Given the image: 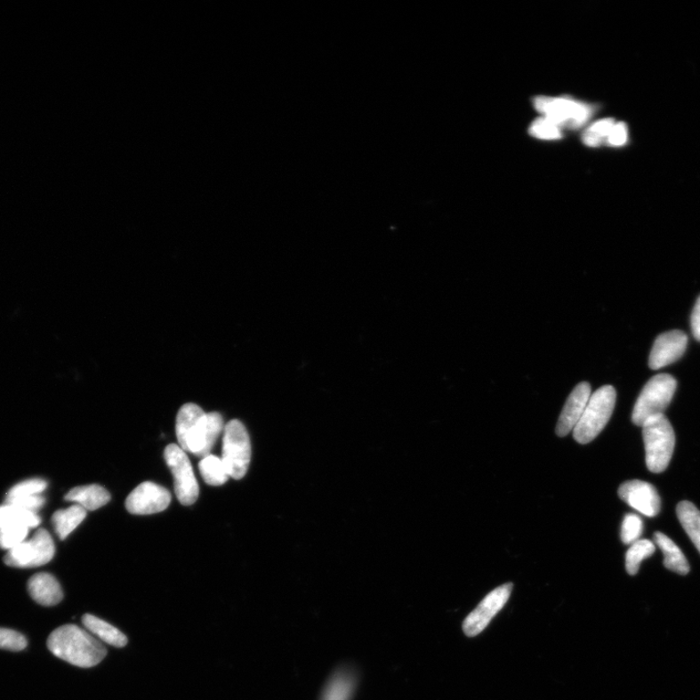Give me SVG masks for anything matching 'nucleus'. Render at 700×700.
Returning <instances> with one entry per match:
<instances>
[{
    "mask_svg": "<svg viewBox=\"0 0 700 700\" xmlns=\"http://www.w3.org/2000/svg\"><path fill=\"white\" fill-rule=\"evenodd\" d=\"M221 414L205 413L193 403L181 406L176 417V437L184 452L205 457L211 455L217 439L224 431Z\"/></svg>",
    "mask_w": 700,
    "mask_h": 700,
    "instance_id": "f257e3e1",
    "label": "nucleus"
},
{
    "mask_svg": "<svg viewBox=\"0 0 700 700\" xmlns=\"http://www.w3.org/2000/svg\"><path fill=\"white\" fill-rule=\"evenodd\" d=\"M49 650L60 660L82 668L96 666L108 651L95 636L76 624H66L49 636Z\"/></svg>",
    "mask_w": 700,
    "mask_h": 700,
    "instance_id": "f03ea898",
    "label": "nucleus"
},
{
    "mask_svg": "<svg viewBox=\"0 0 700 700\" xmlns=\"http://www.w3.org/2000/svg\"><path fill=\"white\" fill-rule=\"evenodd\" d=\"M646 464L652 473H662L670 465L675 447V433L667 417L657 414L641 426Z\"/></svg>",
    "mask_w": 700,
    "mask_h": 700,
    "instance_id": "7ed1b4c3",
    "label": "nucleus"
},
{
    "mask_svg": "<svg viewBox=\"0 0 700 700\" xmlns=\"http://www.w3.org/2000/svg\"><path fill=\"white\" fill-rule=\"evenodd\" d=\"M616 399V390L611 385H604L593 392L581 420L574 428L575 440L582 445L593 441L609 422L615 409Z\"/></svg>",
    "mask_w": 700,
    "mask_h": 700,
    "instance_id": "20e7f679",
    "label": "nucleus"
},
{
    "mask_svg": "<svg viewBox=\"0 0 700 700\" xmlns=\"http://www.w3.org/2000/svg\"><path fill=\"white\" fill-rule=\"evenodd\" d=\"M677 388V382L671 374L655 375L646 383L632 412V420L637 426H642L651 417L663 414L670 406Z\"/></svg>",
    "mask_w": 700,
    "mask_h": 700,
    "instance_id": "39448f33",
    "label": "nucleus"
},
{
    "mask_svg": "<svg viewBox=\"0 0 700 700\" xmlns=\"http://www.w3.org/2000/svg\"><path fill=\"white\" fill-rule=\"evenodd\" d=\"M535 109L557 126L579 129L592 117L594 109L591 104L569 98L536 97L533 100Z\"/></svg>",
    "mask_w": 700,
    "mask_h": 700,
    "instance_id": "423d86ee",
    "label": "nucleus"
},
{
    "mask_svg": "<svg viewBox=\"0 0 700 700\" xmlns=\"http://www.w3.org/2000/svg\"><path fill=\"white\" fill-rule=\"evenodd\" d=\"M222 461L229 476L243 479L252 459V444L245 426L237 420L228 422L224 428Z\"/></svg>",
    "mask_w": 700,
    "mask_h": 700,
    "instance_id": "0eeeda50",
    "label": "nucleus"
},
{
    "mask_svg": "<svg viewBox=\"0 0 700 700\" xmlns=\"http://www.w3.org/2000/svg\"><path fill=\"white\" fill-rule=\"evenodd\" d=\"M55 556L53 538L45 529H38L29 540L9 551L4 558L8 567L35 568L45 566Z\"/></svg>",
    "mask_w": 700,
    "mask_h": 700,
    "instance_id": "6e6552de",
    "label": "nucleus"
},
{
    "mask_svg": "<svg viewBox=\"0 0 700 700\" xmlns=\"http://www.w3.org/2000/svg\"><path fill=\"white\" fill-rule=\"evenodd\" d=\"M165 459L174 479L177 499L184 506L193 505L200 493L190 459L179 446L171 444L165 449Z\"/></svg>",
    "mask_w": 700,
    "mask_h": 700,
    "instance_id": "1a4fd4ad",
    "label": "nucleus"
},
{
    "mask_svg": "<svg viewBox=\"0 0 700 700\" xmlns=\"http://www.w3.org/2000/svg\"><path fill=\"white\" fill-rule=\"evenodd\" d=\"M513 587V583H508L490 591L475 610L467 616L463 629L468 637H475L487 629L491 620L508 602Z\"/></svg>",
    "mask_w": 700,
    "mask_h": 700,
    "instance_id": "9d476101",
    "label": "nucleus"
},
{
    "mask_svg": "<svg viewBox=\"0 0 700 700\" xmlns=\"http://www.w3.org/2000/svg\"><path fill=\"white\" fill-rule=\"evenodd\" d=\"M170 491L152 482L135 487L126 500V508L133 515L160 513L171 504Z\"/></svg>",
    "mask_w": 700,
    "mask_h": 700,
    "instance_id": "9b49d317",
    "label": "nucleus"
},
{
    "mask_svg": "<svg viewBox=\"0 0 700 700\" xmlns=\"http://www.w3.org/2000/svg\"><path fill=\"white\" fill-rule=\"evenodd\" d=\"M626 504L649 518L656 517L661 511V497L656 487L643 480L634 479L624 483L618 491Z\"/></svg>",
    "mask_w": 700,
    "mask_h": 700,
    "instance_id": "f8f14e48",
    "label": "nucleus"
},
{
    "mask_svg": "<svg viewBox=\"0 0 700 700\" xmlns=\"http://www.w3.org/2000/svg\"><path fill=\"white\" fill-rule=\"evenodd\" d=\"M688 346V336L682 331L673 330L658 336L650 354L652 370H660L683 357Z\"/></svg>",
    "mask_w": 700,
    "mask_h": 700,
    "instance_id": "ddd939ff",
    "label": "nucleus"
},
{
    "mask_svg": "<svg viewBox=\"0 0 700 700\" xmlns=\"http://www.w3.org/2000/svg\"><path fill=\"white\" fill-rule=\"evenodd\" d=\"M591 395V388L589 382H583L573 390L568 399L564 405L560 414L556 432L559 437H566L573 432L581 417L586 409Z\"/></svg>",
    "mask_w": 700,
    "mask_h": 700,
    "instance_id": "4468645a",
    "label": "nucleus"
},
{
    "mask_svg": "<svg viewBox=\"0 0 700 700\" xmlns=\"http://www.w3.org/2000/svg\"><path fill=\"white\" fill-rule=\"evenodd\" d=\"M28 587L30 597L43 606H55L64 598L59 581L48 573L36 574L29 579Z\"/></svg>",
    "mask_w": 700,
    "mask_h": 700,
    "instance_id": "2eb2a0df",
    "label": "nucleus"
},
{
    "mask_svg": "<svg viewBox=\"0 0 700 700\" xmlns=\"http://www.w3.org/2000/svg\"><path fill=\"white\" fill-rule=\"evenodd\" d=\"M65 498L69 503H75L86 511H95L108 504L111 496L109 491L101 486L90 485L72 488Z\"/></svg>",
    "mask_w": 700,
    "mask_h": 700,
    "instance_id": "dca6fc26",
    "label": "nucleus"
},
{
    "mask_svg": "<svg viewBox=\"0 0 700 700\" xmlns=\"http://www.w3.org/2000/svg\"><path fill=\"white\" fill-rule=\"evenodd\" d=\"M357 687V675L350 670H340L323 689L320 700H351Z\"/></svg>",
    "mask_w": 700,
    "mask_h": 700,
    "instance_id": "f3484780",
    "label": "nucleus"
},
{
    "mask_svg": "<svg viewBox=\"0 0 700 700\" xmlns=\"http://www.w3.org/2000/svg\"><path fill=\"white\" fill-rule=\"evenodd\" d=\"M82 623L91 634L98 637L99 640L104 643L117 648H123L128 644L126 635L96 616L86 614L83 616Z\"/></svg>",
    "mask_w": 700,
    "mask_h": 700,
    "instance_id": "a211bd4d",
    "label": "nucleus"
},
{
    "mask_svg": "<svg viewBox=\"0 0 700 700\" xmlns=\"http://www.w3.org/2000/svg\"><path fill=\"white\" fill-rule=\"evenodd\" d=\"M656 545L664 552V566L666 569L680 575L689 572V564L684 553L675 543L662 532H656L654 535Z\"/></svg>",
    "mask_w": 700,
    "mask_h": 700,
    "instance_id": "6ab92c4d",
    "label": "nucleus"
},
{
    "mask_svg": "<svg viewBox=\"0 0 700 700\" xmlns=\"http://www.w3.org/2000/svg\"><path fill=\"white\" fill-rule=\"evenodd\" d=\"M86 516L87 511L77 504L56 511L53 518H52V522H53L55 531L60 539L65 540L72 531H75L81 525V522L85 519Z\"/></svg>",
    "mask_w": 700,
    "mask_h": 700,
    "instance_id": "aec40b11",
    "label": "nucleus"
},
{
    "mask_svg": "<svg viewBox=\"0 0 700 700\" xmlns=\"http://www.w3.org/2000/svg\"><path fill=\"white\" fill-rule=\"evenodd\" d=\"M41 519L34 511H26L13 505L0 506V528L8 527H24L36 528Z\"/></svg>",
    "mask_w": 700,
    "mask_h": 700,
    "instance_id": "412c9836",
    "label": "nucleus"
},
{
    "mask_svg": "<svg viewBox=\"0 0 700 700\" xmlns=\"http://www.w3.org/2000/svg\"><path fill=\"white\" fill-rule=\"evenodd\" d=\"M677 517L700 552V511L693 503L683 501L677 506Z\"/></svg>",
    "mask_w": 700,
    "mask_h": 700,
    "instance_id": "4be33fe9",
    "label": "nucleus"
},
{
    "mask_svg": "<svg viewBox=\"0 0 700 700\" xmlns=\"http://www.w3.org/2000/svg\"><path fill=\"white\" fill-rule=\"evenodd\" d=\"M198 469L205 482L213 487L224 485L229 478L222 458L213 455L203 457Z\"/></svg>",
    "mask_w": 700,
    "mask_h": 700,
    "instance_id": "5701e85b",
    "label": "nucleus"
},
{
    "mask_svg": "<svg viewBox=\"0 0 700 700\" xmlns=\"http://www.w3.org/2000/svg\"><path fill=\"white\" fill-rule=\"evenodd\" d=\"M656 546L650 540L642 539L636 541L631 546L625 556V568L630 575L639 573L641 562L654 555Z\"/></svg>",
    "mask_w": 700,
    "mask_h": 700,
    "instance_id": "b1692460",
    "label": "nucleus"
},
{
    "mask_svg": "<svg viewBox=\"0 0 700 700\" xmlns=\"http://www.w3.org/2000/svg\"><path fill=\"white\" fill-rule=\"evenodd\" d=\"M615 124V120L612 118L595 122L583 133L582 141L583 144H586L589 148H599L605 141H607Z\"/></svg>",
    "mask_w": 700,
    "mask_h": 700,
    "instance_id": "393cba45",
    "label": "nucleus"
},
{
    "mask_svg": "<svg viewBox=\"0 0 700 700\" xmlns=\"http://www.w3.org/2000/svg\"><path fill=\"white\" fill-rule=\"evenodd\" d=\"M47 487L46 480L30 479L9 490L6 500L41 495Z\"/></svg>",
    "mask_w": 700,
    "mask_h": 700,
    "instance_id": "a878e982",
    "label": "nucleus"
},
{
    "mask_svg": "<svg viewBox=\"0 0 700 700\" xmlns=\"http://www.w3.org/2000/svg\"><path fill=\"white\" fill-rule=\"evenodd\" d=\"M529 133L532 137L544 141H556L562 138L560 128L546 117H540L533 122Z\"/></svg>",
    "mask_w": 700,
    "mask_h": 700,
    "instance_id": "bb28decb",
    "label": "nucleus"
},
{
    "mask_svg": "<svg viewBox=\"0 0 700 700\" xmlns=\"http://www.w3.org/2000/svg\"><path fill=\"white\" fill-rule=\"evenodd\" d=\"M643 532V521L639 515H625L621 530V538L625 545H632L640 540Z\"/></svg>",
    "mask_w": 700,
    "mask_h": 700,
    "instance_id": "cd10ccee",
    "label": "nucleus"
},
{
    "mask_svg": "<svg viewBox=\"0 0 700 700\" xmlns=\"http://www.w3.org/2000/svg\"><path fill=\"white\" fill-rule=\"evenodd\" d=\"M29 529L24 527L0 528V548L12 551L27 540Z\"/></svg>",
    "mask_w": 700,
    "mask_h": 700,
    "instance_id": "c85d7f7f",
    "label": "nucleus"
},
{
    "mask_svg": "<svg viewBox=\"0 0 700 700\" xmlns=\"http://www.w3.org/2000/svg\"><path fill=\"white\" fill-rule=\"evenodd\" d=\"M28 646L26 637L16 631L0 628V649L23 651Z\"/></svg>",
    "mask_w": 700,
    "mask_h": 700,
    "instance_id": "c756f323",
    "label": "nucleus"
},
{
    "mask_svg": "<svg viewBox=\"0 0 700 700\" xmlns=\"http://www.w3.org/2000/svg\"><path fill=\"white\" fill-rule=\"evenodd\" d=\"M44 503L45 499L43 495L6 500V504L13 505L26 511H34V513H36L40 508H43Z\"/></svg>",
    "mask_w": 700,
    "mask_h": 700,
    "instance_id": "7c9ffc66",
    "label": "nucleus"
},
{
    "mask_svg": "<svg viewBox=\"0 0 700 700\" xmlns=\"http://www.w3.org/2000/svg\"><path fill=\"white\" fill-rule=\"evenodd\" d=\"M628 127L624 123H616L606 142L612 146H622L628 141Z\"/></svg>",
    "mask_w": 700,
    "mask_h": 700,
    "instance_id": "2f4dec72",
    "label": "nucleus"
},
{
    "mask_svg": "<svg viewBox=\"0 0 700 700\" xmlns=\"http://www.w3.org/2000/svg\"><path fill=\"white\" fill-rule=\"evenodd\" d=\"M691 327L695 339L700 342V296L698 297L691 318Z\"/></svg>",
    "mask_w": 700,
    "mask_h": 700,
    "instance_id": "473e14b6",
    "label": "nucleus"
}]
</instances>
